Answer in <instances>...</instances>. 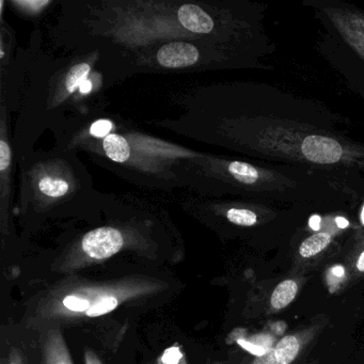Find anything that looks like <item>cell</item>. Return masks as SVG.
<instances>
[{"mask_svg": "<svg viewBox=\"0 0 364 364\" xmlns=\"http://www.w3.org/2000/svg\"><path fill=\"white\" fill-rule=\"evenodd\" d=\"M344 119L321 102L272 85H244L221 118L229 148L272 165L328 172L364 186V144L341 129Z\"/></svg>", "mask_w": 364, "mask_h": 364, "instance_id": "cell-1", "label": "cell"}, {"mask_svg": "<svg viewBox=\"0 0 364 364\" xmlns=\"http://www.w3.org/2000/svg\"><path fill=\"white\" fill-rule=\"evenodd\" d=\"M304 5L312 8L364 61V11L342 0H308Z\"/></svg>", "mask_w": 364, "mask_h": 364, "instance_id": "cell-2", "label": "cell"}, {"mask_svg": "<svg viewBox=\"0 0 364 364\" xmlns=\"http://www.w3.org/2000/svg\"><path fill=\"white\" fill-rule=\"evenodd\" d=\"M124 245V238L119 230L114 228H100L89 232L82 238L84 252L90 259L102 261L118 253Z\"/></svg>", "mask_w": 364, "mask_h": 364, "instance_id": "cell-3", "label": "cell"}, {"mask_svg": "<svg viewBox=\"0 0 364 364\" xmlns=\"http://www.w3.org/2000/svg\"><path fill=\"white\" fill-rule=\"evenodd\" d=\"M348 225L349 223L346 218L334 213L329 230H316V232L304 238L298 248V255L306 259L317 257L332 244V240L338 232L343 231Z\"/></svg>", "mask_w": 364, "mask_h": 364, "instance_id": "cell-4", "label": "cell"}, {"mask_svg": "<svg viewBox=\"0 0 364 364\" xmlns=\"http://www.w3.org/2000/svg\"><path fill=\"white\" fill-rule=\"evenodd\" d=\"M156 59L166 69H184L197 63L199 50L191 43L172 42L159 48Z\"/></svg>", "mask_w": 364, "mask_h": 364, "instance_id": "cell-5", "label": "cell"}, {"mask_svg": "<svg viewBox=\"0 0 364 364\" xmlns=\"http://www.w3.org/2000/svg\"><path fill=\"white\" fill-rule=\"evenodd\" d=\"M178 21L187 31L199 35H210L217 29L212 16L196 5H184L178 11Z\"/></svg>", "mask_w": 364, "mask_h": 364, "instance_id": "cell-6", "label": "cell"}, {"mask_svg": "<svg viewBox=\"0 0 364 364\" xmlns=\"http://www.w3.org/2000/svg\"><path fill=\"white\" fill-rule=\"evenodd\" d=\"M42 364H73L63 334L58 330H50L46 336Z\"/></svg>", "mask_w": 364, "mask_h": 364, "instance_id": "cell-7", "label": "cell"}, {"mask_svg": "<svg viewBox=\"0 0 364 364\" xmlns=\"http://www.w3.org/2000/svg\"><path fill=\"white\" fill-rule=\"evenodd\" d=\"M38 191L48 199H59L70 191V183L57 174H46L38 182Z\"/></svg>", "mask_w": 364, "mask_h": 364, "instance_id": "cell-8", "label": "cell"}, {"mask_svg": "<svg viewBox=\"0 0 364 364\" xmlns=\"http://www.w3.org/2000/svg\"><path fill=\"white\" fill-rule=\"evenodd\" d=\"M103 149L108 159L116 163H127L131 156V146L123 136L110 134L104 138Z\"/></svg>", "mask_w": 364, "mask_h": 364, "instance_id": "cell-9", "label": "cell"}, {"mask_svg": "<svg viewBox=\"0 0 364 364\" xmlns=\"http://www.w3.org/2000/svg\"><path fill=\"white\" fill-rule=\"evenodd\" d=\"M298 287V283L293 279H287L279 283L270 296L272 308L280 311L289 306L297 296Z\"/></svg>", "mask_w": 364, "mask_h": 364, "instance_id": "cell-10", "label": "cell"}, {"mask_svg": "<svg viewBox=\"0 0 364 364\" xmlns=\"http://www.w3.org/2000/svg\"><path fill=\"white\" fill-rule=\"evenodd\" d=\"M274 353L280 364H291L299 355L300 342L296 336H287L279 341Z\"/></svg>", "mask_w": 364, "mask_h": 364, "instance_id": "cell-11", "label": "cell"}, {"mask_svg": "<svg viewBox=\"0 0 364 364\" xmlns=\"http://www.w3.org/2000/svg\"><path fill=\"white\" fill-rule=\"evenodd\" d=\"M91 67L90 65L86 63H78V65H74L69 73H68L67 77L65 80V89L68 93L75 92L78 88L84 85L88 78L89 74H90Z\"/></svg>", "mask_w": 364, "mask_h": 364, "instance_id": "cell-12", "label": "cell"}, {"mask_svg": "<svg viewBox=\"0 0 364 364\" xmlns=\"http://www.w3.org/2000/svg\"><path fill=\"white\" fill-rule=\"evenodd\" d=\"M118 306V298L114 297V296H105V297H101L95 300L91 308L87 311L86 315L88 317L102 316V315L112 312Z\"/></svg>", "mask_w": 364, "mask_h": 364, "instance_id": "cell-13", "label": "cell"}, {"mask_svg": "<svg viewBox=\"0 0 364 364\" xmlns=\"http://www.w3.org/2000/svg\"><path fill=\"white\" fill-rule=\"evenodd\" d=\"M349 262L353 272L359 274H364V236L353 247Z\"/></svg>", "mask_w": 364, "mask_h": 364, "instance_id": "cell-14", "label": "cell"}, {"mask_svg": "<svg viewBox=\"0 0 364 364\" xmlns=\"http://www.w3.org/2000/svg\"><path fill=\"white\" fill-rule=\"evenodd\" d=\"M63 304L68 310L73 311V312L85 313L92 306V304L89 301V299L78 295L67 296V297L63 299Z\"/></svg>", "mask_w": 364, "mask_h": 364, "instance_id": "cell-15", "label": "cell"}, {"mask_svg": "<svg viewBox=\"0 0 364 364\" xmlns=\"http://www.w3.org/2000/svg\"><path fill=\"white\" fill-rule=\"evenodd\" d=\"M112 123L108 120H99L92 124L90 129V134L97 138H106L110 135V132L112 129Z\"/></svg>", "mask_w": 364, "mask_h": 364, "instance_id": "cell-16", "label": "cell"}, {"mask_svg": "<svg viewBox=\"0 0 364 364\" xmlns=\"http://www.w3.org/2000/svg\"><path fill=\"white\" fill-rule=\"evenodd\" d=\"M16 6L20 7V9H24L27 14H35L37 12L41 11L42 8L46 7V6L50 5V1H16Z\"/></svg>", "mask_w": 364, "mask_h": 364, "instance_id": "cell-17", "label": "cell"}, {"mask_svg": "<svg viewBox=\"0 0 364 364\" xmlns=\"http://www.w3.org/2000/svg\"><path fill=\"white\" fill-rule=\"evenodd\" d=\"M252 364H280L277 359L274 348H269L264 355H257Z\"/></svg>", "mask_w": 364, "mask_h": 364, "instance_id": "cell-18", "label": "cell"}, {"mask_svg": "<svg viewBox=\"0 0 364 364\" xmlns=\"http://www.w3.org/2000/svg\"><path fill=\"white\" fill-rule=\"evenodd\" d=\"M181 358H182V353H180L178 348L174 347V348L168 349V350L166 351L163 361L165 362L166 364H176L180 361Z\"/></svg>", "mask_w": 364, "mask_h": 364, "instance_id": "cell-19", "label": "cell"}, {"mask_svg": "<svg viewBox=\"0 0 364 364\" xmlns=\"http://www.w3.org/2000/svg\"><path fill=\"white\" fill-rule=\"evenodd\" d=\"M238 344H240L242 348L247 349V350L251 351V353L257 355H264V353L268 350V349L262 348V347L257 346V345L251 344V343L244 340L238 341Z\"/></svg>", "mask_w": 364, "mask_h": 364, "instance_id": "cell-20", "label": "cell"}, {"mask_svg": "<svg viewBox=\"0 0 364 364\" xmlns=\"http://www.w3.org/2000/svg\"><path fill=\"white\" fill-rule=\"evenodd\" d=\"M85 360H86V364H102L97 355L91 353V351H87L86 355H85Z\"/></svg>", "mask_w": 364, "mask_h": 364, "instance_id": "cell-21", "label": "cell"}]
</instances>
